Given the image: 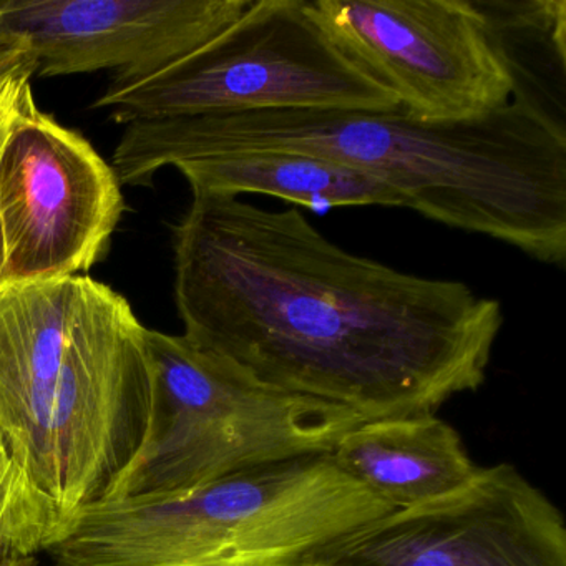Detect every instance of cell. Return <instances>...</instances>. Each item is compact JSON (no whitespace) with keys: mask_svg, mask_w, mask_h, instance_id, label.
<instances>
[{"mask_svg":"<svg viewBox=\"0 0 566 566\" xmlns=\"http://www.w3.org/2000/svg\"><path fill=\"white\" fill-rule=\"evenodd\" d=\"M174 250L185 337L363 420L436 413L479 389L505 321L495 297L350 253L296 207L193 197Z\"/></svg>","mask_w":566,"mask_h":566,"instance_id":"1","label":"cell"},{"mask_svg":"<svg viewBox=\"0 0 566 566\" xmlns=\"http://www.w3.org/2000/svg\"><path fill=\"white\" fill-rule=\"evenodd\" d=\"M244 150L349 165L396 188L429 220L565 264V124L523 84L499 111L465 122H423L400 107L135 122L125 125L112 168L120 185L150 187L178 161Z\"/></svg>","mask_w":566,"mask_h":566,"instance_id":"2","label":"cell"},{"mask_svg":"<svg viewBox=\"0 0 566 566\" xmlns=\"http://www.w3.org/2000/svg\"><path fill=\"white\" fill-rule=\"evenodd\" d=\"M145 329L88 276L0 286V446L61 528L105 499L144 439Z\"/></svg>","mask_w":566,"mask_h":566,"instance_id":"3","label":"cell"},{"mask_svg":"<svg viewBox=\"0 0 566 566\" xmlns=\"http://www.w3.org/2000/svg\"><path fill=\"white\" fill-rule=\"evenodd\" d=\"M389 512L329 455L304 457L184 492L98 500L44 553L52 566H297Z\"/></svg>","mask_w":566,"mask_h":566,"instance_id":"4","label":"cell"},{"mask_svg":"<svg viewBox=\"0 0 566 566\" xmlns=\"http://www.w3.org/2000/svg\"><path fill=\"white\" fill-rule=\"evenodd\" d=\"M145 344L147 429L105 499L184 492L260 467L329 455L363 420L344 407L263 386L184 334L147 327Z\"/></svg>","mask_w":566,"mask_h":566,"instance_id":"5","label":"cell"},{"mask_svg":"<svg viewBox=\"0 0 566 566\" xmlns=\"http://www.w3.org/2000/svg\"><path fill=\"white\" fill-rule=\"evenodd\" d=\"M117 124L264 111L399 108L344 57L307 0H253L237 22L157 74L112 84L95 102Z\"/></svg>","mask_w":566,"mask_h":566,"instance_id":"6","label":"cell"},{"mask_svg":"<svg viewBox=\"0 0 566 566\" xmlns=\"http://www.w3.org/2000/svg\"><path fill=\"white\" fill-rule=\"evenodd\" d=\"M337 51L423 122H465L515 97L523 71L485 2L307 0Z\"/></svg>","mask_w":566,"mask_h":566,"instance_id":"7","label":"cell"},{"mask_svg":"<svg viewBox=\"0 0 566 566\" xmlns=\"http://www.w3.org/2000/svg\"><path fill=\"white\" fill-rule=\"evenodd\" d=\"M124 211L111 165L28 92L0 147L6 283L87 273L107 256Z\"/></svg>","mask_w":566,"mask_h":566,"instance_id":"8","label":"cell"},{"mask_svg":"<svg viewBox=\"0 0 566 566\" xmlns=\"http://www.w3.org/2000/svg\"><path fill=\"white\" fill-rule=\"evenodd\" d=\"M297 566H566V526L538 486L496 463L440 499L364 523Z\"/></svg>","mask_w":566,"mask_h":566,"instance_id":"9","label":"cell"},{"mask_svg":"<svg viewBox=\"0 0 566 566\" xmlns=\"http://www.w3.org/2000/svg\"><path fill=\"white\" fill-rule=\"evenodd\" d=\"M253 0H0V31L24 39L41 77L164 71L230 28Z\"/></svg>","mask_w":566,"mask_h":566,"instance_id":"10","label":"cell"},{"mask_svg":"<svg viewBox=\"0 0 566 566\" xmlns=\"http://www.w3.org/2000/svg\"><path fill=\"white\" fill-rule=\"evenodd\" d=\"M329 457L392 510L440 499L480 469L460 433L436 413L360 420Z\"/></svg>","mask_w":566,"mask_h":566,"instance_id":"11","label":"cell"},{"mask_svg":"<svg viewBox=\"0 0 566 566\" xmlns=\"http://www.w3.org/2000/svg\"><path fill=\"white\" fill-rule=\"evenodd\" d=\"M193 197L268 195L314 211L337 207L409 208L396 188L366 171L296 151L244 150L187 158L174 165Z\"/></svg>","mask_w":566,"mask_h":566,"instance_id":"12","label":"cell"},{"mask_svg":"<svg viewBox=\"0 0 566 566\" xmlns=\"http://www.w3.org/2000/svg\"><path fill=\"white\" fill-rule=\"evenodd\" d=\"M59 532L57 515L0 446V555L44 553Z\"/></svg>","mask_w":566,"mask_h":566,"instance_id":"13","label":"cell"},{"mask_svg":"<svg viewBox=\"0 0 566 566\" xmlns=\"http://www.w3.org/2000/svg\"><path fill=\"white\" fill-rule=\"evenodd\" d=\"M35 75V59L24 39L0 31V97Z\"/></svg>","mask_w":566,"mask_h":566,"instance_id":"14","label":"cell"},{"mask_svg":"<svg viewBox=\"0 0 566 566\" xmlns=\"http://www.w3.org/2000/svg\"><path fill=\"white\" fill-rule=\"evenodd\" d=\"M31 91V81H25L9 88V91L0 97V147H2V142H4L6 135H8L12 118H14L19 105H21L22 98Z\"/></svg>","mask_w":566,"mask_h":566,"instance_id":"15","label":"cell"},{"mask_svg":"<svg viewBox=\"0 0 566 566\" xmlns=\"http://www.w3.org/2000/svg\"><path fill=\"white\" fill-rule=\"evenodd\" d=\"M38 556L0 555V566H38Z\"/></svg>","mask_w":566,"mask_h":566,"instance_id":"16","label":"cell"},{"mask_svg":"<svg viewBox=\"0 0 566 566\" xmlns=\"http://www.w3.org/2000/svg\"><path fill=\"white\" fill-rule=\"evenodd\" d=\"M6 283V248L2 231H0V286Z\"/></svg>","mask_w":566,"mask_h":566,"instance_id":"17","label":"cell"}]
</instances>
